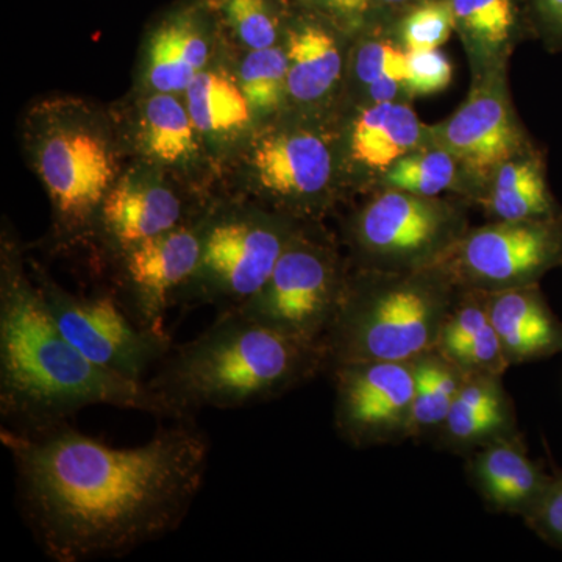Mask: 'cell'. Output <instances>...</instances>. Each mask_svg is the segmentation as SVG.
Here are the masks:
<instances>
[{"label":"cell","mask_w":562,"mask_h":562,"mask_svg":"<svg viewBox=\"0 0 562 562\" xmlns=\"http://www.w3.org/2000/svg\"><path fill=\"white\" fill-rule=\"evenodd\" d=\"M322 344L265 327L239 310H221L198 338L169 351L147 386L173 420L205 408L235 409L273 401L327 371Z\"/></svg>","instance_id":"3"},{"label":"cell","mask_w":562,"mask_h":562,"mask_svg":"<svg viewBox=\"0 0 562 562\" xmlns=\"http://www.w3.org/2000/svg\"><path fill=\"white\" fill-rule=\"evenodd\" d=\"M35 284L63 335L105 371L144 382V375L172 350L168 333L140 327L111 295L77 297L41 271Z\"/></svg>","instance_id":"10"},{"label":"cell","mask_w":562,"mask_h":562,"mask_svg":"<svg viewBox=\"0 0 562 562\" xmlns=\"http://www.w3.org/2000/svg\"><path fill=\"white\" fill-rule=\"evenodd\" d=\"M336 150L331 140L306 125L272 128L249 151L251 187L292 220H317L331 203Z\"/></svg>","instance_id":"11"},{"label":"cell","mask_w":562,"mask_h":562,"mask_svg":"<svg viewBox=\"0 0 562 562\" xmlns=\"http://www.w3.org/2000/svg\"><path fill=\"white\" fill-rule=\"evenodd\" d=\"M454 31L450 0H430L413 7L401 25L402 46L406 52L439 49Z\"/></svg>","instance_id":"31"},{"label":"cell","mask_w":562,"mask_h":562,"mask_svg":"<svg viewBox=\"0 0 562 562\" xmlns=\"http://www.w3.org/2000/svg\"><path fill=\"white\" fill-rule=\"evenodd\" d=\"M435 350L465 373L505 375L512 368L492 324L486 291L460 288Z\"/></svg>","instance_id":"20"},{"label":"cell","mask_w":562,"mask_h":562,"mask_svg":"<svg viewBox=\"0 0 562 562\" xmlns=\"http://www.w3.org/2000/svg\"><path fill=\"white\" fill-rule=\"evenodd\" d=\"M225 24L247 50L277 46L279 18L271 0H217Z\"/></svg>","instance_id":"30"},{"label":"cell","mask_w":562,"mask_h":562,"mask_svg":"<svg viewBox=\"0 0 562 562\" xmlns=\"http://www.w3.org/2000/svg\"><path fill=\"white\" fill-rule=\"evenodd\" d=\"M303 224L260 209L205 216L201 262L177 294L176 305L211 303L222 310L238 308L265 286Z\"/></svg>","instance_id":"6"},{"label":"cell","mask_w":562,"mask_h":562,"mask_svg":"<svg viewBox=\"0 0 562 562\" xmlns=\"http://www.w3.org/2000/svg\"><path fill=\"white\" fill-rule=\"evenodd\" d=\"M366 91H368L371 103L403 102L402 95H409L406 90V81L398 77H383V79L369 85Z\"/></svg>","instance_id":"37"},{"label":"cell","mask_w":562,"mask_h":562,"mask_svg":"<svg viewBox=\"0 0 562 562\" xmlns=\"http://www.w3.org/2000/svg\"><path fill=\"white\" fill-rule=\"evenodd\" d=\"M349 272L335 244L306 222L265 286L236 310L291 338L322 344Z\"/></svg>","instance_id":"8"},{"label":"cell","mask_w":562,"mask_h":562,"mask_svg":"<svg viewBox=\"0 0 562 562\" xmlns=\"http://www.w3.org/2000/svg\"><path fill=\"white\" fill-rule=\"evenodd\" d=\"M538 29L550 50H562V0H532Z\"/></svg>","instance_id":"35"},{"label":"cell","mask_w":562,"mask_h":562,"mask_svg":"<svg viewBox=\"0 0 562 562\" xmlns=\"http://www.w3.org/2000/svg\"><path fill=\"white\" fill-rule=\"evenodd\" d=\"M413 369L414 398L409 439H432L452 412L468 373L435 349L414 358Z\"/></svg>","instance_id":"27"},{"label":"cell","mask_w":562,"mask_h":562,"mask_svg":"<svg viewBox=\"0 0 562 562\" xmlns=\"http://www.w3.org/2000/svg\"><path fill=\"white\" fill-rule=\"evenodd\" d=\"M520 432L503 375L468 373L442 427L432 436L447 452L468 457L497 439Z\"/></svg>","instance_id":"17"},{"label":"cell","mask_w":562,"mask_h":562,"mask_svg":"<svg viewBox=\"0 0 562 562\" xmlns=\"http://www.w3.org/2000/svg\"><path fill=\"white\" fill-rule=\"evenodd\" d=\"M468 228L458 203L383 188L350 217L346 241L353 268L416 271L438 265Z\"/></svg>","instance_id":"7"},{"label":"cell","mask_w":562,"mask_h":562,"mask_svg":"<svg viewBox=\"0 0 562 562\" xmlns=\"http://www.w3.org/2000/svg\"><path fill=\"white\" fill-rule=\"evenodd\" d=\"M487 306L512 368L562 353V321L539 283L487 292Z\"/></svg>","instance_id":"18"},{"label":"cell","mask_w":562,"mask_h":562,"mask_svg":"<svg viewBox=\"0 0 562 562\" xmlns=\"http://www.w3.org/2000/svg\"><path fill=\"white\" fill-rule=\"evenodd\" d=\"M382 187L427 198H439L443 191L475 194L457 158L435 143H428L392 165L383 173Z\"/></svg>","instance_id":"28"},{"label":"cell","mask_w":562,"mask_h":562,"mask_svg":"<svg viewBox=\"0 0 562 562\" xmlns=\"http://www.w3.org/2000/svg\"><path fill=\"white\" fill-rule=\"evenodd\" d=\"M188 222L183 201L165 181L128 173L106 194L99 214L98 233L114 257L136 244Z\"/></svg>","instance_id":"16"},{"label":"cell","mask_w":562,"mask_h":562,"mask_svg":"<svg viewBox=\"0 0 562 562\" xmlns=\"http://www.w3.org/2000/svg\"><path fill=\"white\" fill-rule=\"evenodd\" d=\"M382 3L384 7H416L419 3L430 2V0H373V3Z\"/></svg>","instance_id":"38"},{"label":"cell","mask_w":562,"mask_h":562,"mask_svg":"<svg viewBox=\"0 0 562 562\" xmlns=\"http://www.w3.org/2000/svg\"><path fill=\"white\" fill-rule=\"evenodd\" d=\"M355 80L362 88L383 77L408 79V52L387 40H368L360 44L351 63Z\"/></svg>","instance_id":"32"},{"label":"cell","mask_w":562,"mask_h":562,"mask_svg":"<svg viewBox=\"0 0 562 562\" xmlns=\"http://www.w3.org/2000/svg\"><path fill=\"white\" fill-rule=\"evenodd\" d=\"M239 87L255 114H268L288 99V55L280 46L249 50L239 65Z\"/></svg>","instance_id":"29"},{"label":"cell","mask_w":562,"mask_h":562,"mask_svg":"<svg viewBox=\"0 0 562 562\" xmlns=\"http://www.w3.org/2000/svg\"><path fill=\"white\" fill-rule=\"evenodd\" d=\"M22 516L57 562L117 558L176 530L198 497L210 441L192 419L136 447H113L70 427H3Z\"/></svg>","instance_id":"1"},{"label":"cell","mask_w":562,"mask_h":562,"mask_svg":"<svg viewBox=\"0 0 562 562\" xmlns=\"http://www.w3.org/2000/svg\"><path fill=\"white\" fill-rule=\"evenodd\" d=\"M203 228L205 217L188 221L117 255V301L140 327L166 333V312L201 262Z\"/></svg>","instance_id":"14"},{"label":"cell","mask_w":562,"mask_h":562,"mask_svg":"<svg viewBox=\"0 0 562 562\" xmlns=\"http://www.w3.org/2000/svg\"><path fill=\"white\" fill-rule=\"evenodd\" d=\"M472 91L452 117L430 127L431 143L457 158L482 199L503 162L531 149L513 109L505 68L473 77Z\"/></svg>","instance_id":"12"},{"label":"cell","mask_w":562,"mask_h":562,"mask_svg":"<svg viewBox=\"0 0 562 562\" xmlns=\"http://www.w3.org/2000/svg\"><path fill=\"white\" fill-rule=\"evenodd\" d=\"M210 50L209 36L195 14L180 13L162 22L146 47V80L151 91H187L206 69Z\"/></svg>","instance_id":"21"},{"label":"cell","mask_w":562,"mask_h":562,"mask_svg":"<svg viewBox=\"0 0 562 562\" xmlns=\"http://www.w3.org/2000/svg\"><path fill=\"white\" fill-rule=\"evenodd\" d=\"M335 427L355 449L408 441L413 361H349L333 366Z\"/></svg>","instance_id":"13"},{"label":"cell","mask_w":562,"mask_h":562,"mask_svg":"<svg viewBox=\"0 0 562 562\" xmlns=\"http://www.w3.org/2000/svg\"><path fill=\"white\" fill-rule=\"evenodd\" d=\"M480 201L492 221L546 220L562 214L547 181L546 161L532 147L503 162Z\"/></svg>","instance_id":"22"},{"label":"cell","mask_w":562,"mask_h":562,"mask_svg":"<svg viewBox=\"0 0 562 562\" xmlns=\"http://www.w3.org/2000/svg\"><path fill=\"white\" fill-rule=\"evenodd\" d=\"M525 524L543 542L562 550V469L553 464L552 482Z\"/></svg>","instance_id":"34"},{"label":"cell","mask_w":562,"mask_h":562,"mask_svg":"<svg viewBox=\"0 0 562 562\" xmlns=\"http://www.w3.org/2000/svg\"><path fill=\"white\" fill-rule=\"evenodd\" d=\"M458 292L441 266L416 271L351 268L322 339L327 371L349 361H413L435 349Z\"/></svg>","instance_id":"4"},{"label":"cell","mask_w":562,"mask_h":562,"mask_svg":"<svg viewBox=\"0 0 562 562\" xmlns=\"http://www.w3.org/2000/svg\"><path fill=\"white\" fill-rule=\"evenodd\" d=\"M183 94L202 139L233 140L250 127L255 113L249 99L238 79L224 70L203 69Z\"/></svg>","instance_id":"26"},{"label":"cell","mask_w":562,"mask_h":562,"mask_svg":"<svg viewBox=\"0 0 562 562\" xmlns=\"http://www.w3.org/2000/svg\"><path fill=\"white\" fill-rule=\"evenodd\" d=\"M305 2L339 20L355 21L371 9L373 0H305Z\"/></svg>","instance_id":"36"},{"label":"cell","mask_w":562,"mask_h":562,"mask_svg":"<svg viewBox=\"0 0 562 562\" xmlns=\"http://www.w3.org/2000/svg\"><path fill=\"white\" fill-rule=\"evenodd\" d=\"M29 144L49 194L55 233L70 243L98 232L99 214L117 179L109 131L81 102H46L35 113Z\"/></svg>","instance_id":"5"},{"label":"cell","mask_w":562,"mask_h":562,"mask_svg":"<svg viewBox=\"0 0 562 562\" xmlns=\"http://www.w3.org/2000/svg\"><path fill=\"white\" fill-rule=\"evenodd\" d=\"M140 149L151 161L183 168L201 155L202 136L187 103L172 92H151L138 114Z\"/></svg>","instance_id":"25"},{"label":"cell","mask_w":562,"mask_h":562,"mask_svg":"<svg viewBox=\"0 0 562 562\" xmlns=\"http://www.w3.org/2000/svg\"><path fill=\"white\" fill-rule=\"evenodd\" d=\"M288 99L299 105H316L341 81L344 60L338 40L314 22L290 29L286 38Z\"/></svg>","instance_id":"23"},{"label":"cell","mask_w":562,"mask_h":562,"mask_svg":"<svg viewBox=\"0 0 562 562\" xmlns=\"http://www.w3.org/2000/svg\"><path fill=\"white\" fill-rule=\"evenodd\" d=\"M452 80V61L442 50L408 52V79H406L408 94H438L446 91Z\"/></svg>","instance_id":"33"},{"label":"cell","mask_w":562,"mask_h":562,"mask_svg":"<svg viewBox=\"0 0 562 562\" xmlns=\"http://www.w3.org/2000/svg\"><path fill=\"white\" fill-rule=\"evenodd\" d=\"M106 405L168 417L146 382L105 371L63 335L43 295L3 246L0 277V414L13 430L68 422L88 406Z\"/></svg>","instance_id":"2"},{"label":"cell","mask_w":562,"mask_h":562,"mask_svg":"<svg viewBox=\"0 0 562 562\" xmlns=\"http://www.w3.org/2000/svg\"><path fill=\"white\" fill-rule=\"evenodd\" d=\"M473 77L503 69L517 35L514 0H450Z\"/></svg>","instance_id":"24"},{"label":"cell","mask_w":562,"mask_h":562,"mask_svg":"<svg viewBox=\"0 0 562 562\" xmlns=\"http://www.w3.org/2000/svg\"><path fill=\"white\" fill-rule=\"evenodd\" d=\"M436 266L462 290L494 292L539 283L562 266V214L469 227Z\"/></svg>","instance_id":"9"},{"label":"cell","mask_w":562,"mask_h":562,"mask_svg":"<svg viewBox=\"0 0 562 562\" xmlns=\"http://www.w3.org/2000/svg\"><path fill=\"white\" fill-rule=\"evenodd\" d=\"M465 473L487 509L522 519L538 506L552 482V471L528 453L522 432L468 454Z\"/></svg>","instance_id":"15"},{"label":"cell","mask_w":562,"mask_h":562,"mask_svg":"<svg viewBox=\"0 0 562 562\" xmlns=\"http://www.w3.org/2000/svg\"><path fill=\"white\" fill-rule=\"evenodd\" d=\"M428 143L430 127L422 124L408 103H371L351 124L349 155L355 165L383 176L401 158Z\"/></svg>","instance_id":"19"}]
</instances>
